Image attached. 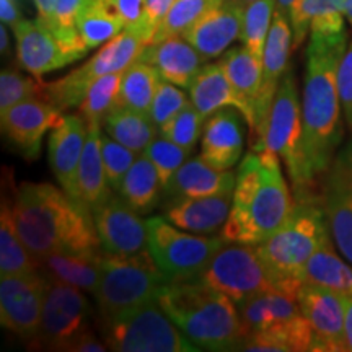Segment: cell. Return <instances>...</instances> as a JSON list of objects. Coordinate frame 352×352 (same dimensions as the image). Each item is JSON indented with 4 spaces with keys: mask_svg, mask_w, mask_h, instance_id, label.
<instances>
[{
    "mask_svg": "<svg viewBox=\"0 0 352 352\" xmlns=\"http://www.w3.org/2000/svg\"><path fill=\"white\" fill-rule=\"evenodd\" d=\"M347 50V33H310L302 98L303 152L311 178L327 173L342 139L338 70Z\"/></svg>",
    "mask_w": 352,
    "mask_h": 352,
    "instance_id": "6da1fadb",
    "label": "cell"
},
{
    "mask_svg": "<svg viewBox=\"0 0 352 352\" xmlns=\"http://www.w3.org/2000/svg\"><path fill=\"white\" fill-rule=\"evenodd\" d=\"M12 214L16 232L34 258L56 252H96L101 248L94 215L50 183H21Z\"/></svg>",
    "mask_w": 352,
    "mask_h": 352,
    "instance_id": "7a4b0ae2",
    "label": "cell"
},
{
    "mask_svg": "<svg viewBox=\"0 0 352 352\" xmlns=\"http://www.w3.org/2000/svg\"><path fill=\"white\" fill-rule=\"evenodd\" d=\"M294 206L279 155L252 151L236 170L232 209L220 236L232 243H263L284 226Z\"/></svg>",
    "mask_w": 352,
    "mask_h": 352,
    "instance_id": "3957f363",
    "label": "cell"
},
{
    "mask_svg": "<svg viewBox=\"0 0 352 352\" xmlns=\"http://www.w3.org/2000/svg\"><path fill=\"white\" fill-rule=\"evenodd\" d=\"M157 302L199 349L239 351L243 341L239 307L204 280L165 283Z\"/></svg>",
    "mask_w": 352,
    "mask_h": 352,
    "instance_id": "277c9868",
    "label": "cell"
},
{
    "mask_svg": "<svg viewBox=\"0 0 352 352\" xmlns=\"http://www.w3.org/2000/svg\"><path fill=\"white\" fill-rule=\"evenodd\" d=\"M329 239L331 232L324 208L311 199L298 201L284 226L256 245L276 290L297 296L308 259Z\"/></svg>",
    "mask_w": 352,
    "mask_h": 352,
    "instance_id": "5b68a950",
    "label": "cell"
},
{
    "mask_svg": "<svg viewBox=\"0 0 352 352\" xmlns=\"http://www.w3.org/2000/svg\"><path fill=\"white\" fill-rule=\"evenodd\" d=\"M236 307L243 328L239 351H311L314 334L294 294L266 290Z\"/></svg>",
    "mask_w": 352,
    "mask_h": 352,
    "instance_id": "8992f818",
    "label": "cell"
},
{
    "mask_svg": "<svg viewBox=\"0 0 352 352\" xmlns=\"http://www.w3.org/2000/svg\"><path fill=\"white\" fill-rule=\"evenodd\" d=\"M100 333L116 352H196L195 342L173 323L157 300L100 320Z\"/></svg>",
    "mask_w": 352,
    "mask_h": 352,
    "instance_id": "52a82bcc",
    "label": "cell"
},
{
    "mask_svg": "<svg viewBox=\"0 0 352 352\" xmlns=\"http://www.w3.org/2000/svg\"><path fill=\"white\" fill-rule=\"evenodd\" d=\"M165 283V276L148 250L132 256L103 252L101 279L95 294L100 320L157 300L158 290Z\"/></svg>",
    "mask_w": 352,
    "mask_h": 352,
    "instance_id": "ba28073f",
    "label": "cell"
},
{
    "mask_svg": "<svg viewBox=\"0 0 352 352\" xmlns=\"http://www.w3.org/2000/svg\"><path fill=\"white\" fill-rule=\"evenodd\" d=\"M252 151L277 153L298 191L307 189L308 184L314 182L303 152L302 103L298 98L296 78L289 70L272 101L263 139L252 145Z\"/></svg>",
    "mask_w": 352,
    "mask_h": 352,
    "instance_id": "9c48e42d",
    "label": "cell"
},
{
    "mask_svg": "<svg viewBox=\"0 0 352 352\" xmlns=\"http://www.w3.org/2000/svg\"><path fill=\"white\" fill-rule=\"evenodd\" d=\"M148 252L166 283L199 279L214 253L226 243L222 236L197 235L178 228L165 217H148Z\"/></svg>",
    "mask_w": 352,
    "mask_h": 352,
    "instance_id": "30bf717a",
    "label": "cell"
},
{
    "mask_svg": "<svg viewBox=\"0 0 352 352\" xmlns=\"http://www.w3.org/2000/svg\"><path fill=\"white\" fill-rule=\"evenodd\" d=\"M145 46L147 43L138 33L122 30L118 36L100 46L98 52L82 67L72 70L59 80L46 83L47 101L60 111L78 107L91 82L108 74L124 72L132 63L139 59Z\"/></svg>",
    "mask_w": 352,
    "mask_h": 352,
    "instance_id": "8fae6325",
    "label": "cell"
},
{
    "mask_svg": "<svg viewBox=\"0 0 352 352\" xmlns=\"http://www.w3.org/2000/svg\"><path fill=\"white\" fill-rule=\"evenodd\" d=\"M91 307L83 290L63 280L47 279L41 327L32 349L70 352L82 334L90 331Z\"/></svg>",
    "mask_w": 352,
    "mask_h": 352,
    "instance_id": "7c38bea8",
    "label": "cell"
},
{
    "mask_svg": "<svg viewBox=\"0 0 352 352\" xmlns=\"http://www.w3.org/2000/svg\"><path fill=\"white\" fill-rule=\"evenodd\" d=\"M201 280L240 303L266 290H276L256 245L226 241L202 270Z\"/></svg>",
    "mask_w": 352,
    "mask_h": 352,
    "instance_id": "4fadbf2b",
    "label": "cell"
},
{
    "mask_svg": "<svg viewBox=\"0 0 352 352\" xmlns=\"http://www.w3.org/2000/svg\"><path fill=\"white\" fill-rule=\"evenodd\" d=\"M47 279L41 272L6 276L0 280V323L2 327L32 342L43 318Z\"/></svg>",
    "mask_w": 352,
    "mask_h": 352,
    "instance_id": "5bb4252c",
    "label": "cell"
},
{
    "mask_svg": "<svg viewBox=\"0 0 352 352\" xmlns=\"http://www.w3.org/2000/svg\"><path fill=\"white\" fill-rule=\"evenodd\" d=\"M302 315L314 334L311 351H347L344 338V294L315 284H302L297 292Z\"/></svg>",
    "mask_w": 352,
    "mask_h": 352,
    "instance_id": "9a60e30c",
    "label": "cell"
},
{
    "mask_svg": "<svg viewBox=\"0 0 352 352\" xmlns=\"http://www.w3.org/2000/svg\"><path fill=\"white\" fill-rule=\"evenodd\" d=\"M91 215L103 252L132 256L148 250L147 220L140 217L118 192L109 196Z\"/></svg>",
    "mask_w": 352,
    "mask_h": 352,
    "instance_id": "2e32d148",
    "label": "cell"
},
{
    "mask_svg": "<svg viewBox=\"0 0 352 352\" xmlns=\"http://www.w3.org/2000/svg\"><path fill=\"white\" fill-rule=\"evenodd\" d=\"M292 47L294 34L289 16L276 8L270 34H267L266 39V46H264L261 91H259L256 107H254V127L252 135H256V142L263 139L264 131H266L272 101H274V96L279 90L280 82L287 74L289 56ZM256 142H253L252 145Z\"/></svg>",
    "mask_w": 352,
    "mask_h": 352,
    "instance_id": "e0dca14e",
    "label": "cell"
},
{
    "mask_svg": "<svg viewBox=\"0 0 352 352\" xmlns=\"http://www.w3.org/2000/svg\"><path fill=\"white\" fill-rule=\"evenodd\" d=\"M63 118V111L50 101L33 98L0 113V124L8 142L32 162L41 153L46 132L54 129Z\"/></svg>",
    "mask_w": 352,
    "mask_h": 352,
    "instance_id": "ac0fdd59",
    "label": "cell"
},
{
    "mask_svg": "<svg viewBox=\"0 0 352 352\" xmlns=\"http://www.w3.org/2000/svg\"><path fill=\"white\" fill-rule=\"evenodd\" d=\"M16 39V59L26 72L41 80L43 76L67 67L82 59L83 54L65 46L54 33L46 30L36 20H20L13 26Z\"/></svg>",
    "mask_w": 352,
    "mask_h": 352,
    "instance_id": "d6986e66",
    "label": "cell"
},
{
    "mask_svg": "<svg viewBox=\"0 0 352 352\" xmlns=\"http://www.w3.org/2000/svg\"><path fill=\"white\" fill-rule=\"evenodd\" d=\"M243 10L233 0H220L183 33V38L196 47L204 60L215 59L240 38Z\"/></svg>",
    "mask_w": 352,
    "mask_h": 352,
    "instance_id": "ffe728a7",
    "label": "cell"
},
{
    "mask_svg": "<svg viewBox=\"0 0 352 352\" xmlns=\"http://www.w3.org/2000/svg\"><path fill=\"white\" fill-rule=\"evenodd\" d=\"M87 135L88 124L80 114H65L47 139V158L52 173L72 199L76 197L77 170Z\"/></svg>",
    "mask_w": 352,
    "mask_h": 352,
    "instance_id": "44dd1931",
    "label": "cell"
},
{
    "mask_svg": "<svg viewBox=\"0 0 352 352\" xmlns=\"http://www.w3.org/2000/svg\"><path fill=\"white\" fill-rule=\"evenodd\" d=\"M241 116L236 108H223L204 122L201 157L214 168L232 170L241 160L245 145Z\"/></svg>",
    "mask_w": 352,
    "mask_h": 352,
    "instance_id": "7402d4cb",
    "label": "cell"
},
{
    "mask_svg": "<svg viewBox=\"0 0 352 352\" xmlns=\"http://www.w3.org/2000/svg\"><path fill=\"white\" fill-rule=\"evenodd\" d=\"M139 59L155 67L162 80L186 90L199 76L204 63L196 47L183 36H171L147 44Z\"/></svg>",
    "mask_w": 352,
    "mask_h": 352,
    "instance_id": "603a6c76",
    "label": "cell"
},
{
    "mask_svg": "<svg viewBox=\"0 0 352 352\" xmlns=\"http://www.w3.org/2000/svg\"><path fill=\"white\" fill-rule=\"evenodd\" d=\"M233 192L204 197H179L165 202V219L183 230L209 235L222 230L232 209Z\"/></svg>",
    "mask_w": 352,
    "mask_h": 352,
    "instance_id": "cb8c5ba5",
    "label": "cell"
},
{
    "mask_svg": "<svg viewBox=\"0 0 352 352\" xmlns=\"http://www.w3.org/2000/svg\"><path fill=\"white\" fill-rule=\"evenodd\" d=\"M236 173L232 170H217L202 157L186 160L176 171L171 182L164 188L165 202L179 197H204L215 195H230L235 189Z\"/></svg>",
    "mask_w": 352,
    "mask_h": 352,
    "instance_id": "d4e9b609",
    "label": "cell"
},
{
    "mask_svg": "<svg viewBox=\"0 0 352 352\" xmlns=\"http://www.w3.org/2000/svg\"><path fill=\"white\" fill-rule=\"evenodd\" d=\"M103 267V250L96 252H56L38 258V271L46 279L63 280L95 297Z\"/></svg>",
    "mask_w": 352,
    "mask_h": 352,
    "instance_id": "484cf974",
    "label": "cell"
},
{
    "mask_svg": "<svg viewBox=\"0 0 352 352\" xmlns=\"http://www.w3.org/2000/svg\"><path fill=\"white\" fill-rule=\"evenodd\" d=\"M103 158H101V124L88 126L85 148H83L80 165L76 179V202L94 212L109 196L113 195Z\"/></svg>",
    "mask_w": 352,
    "mask_h": 352,
    "instance_id": "4316f807",
    "label": "cell"
},
{
    "mask_svg": "<svg viewBox=\"0 0 352 352\" xmlns=\"http://www.w3.org/2000/svg\"><path fill=\"white\" fill-rule=\"evenodd\" d=\"M219 63L239 96L241 114H243L246 124L250 131H253L254 107H256L263 83V60L258 59L245 46H240L228 50Z\"/></svg>",
    "mask_w": 352,
    "mask_h": 352,
    "instance_id": "83f0119b",
    "label": "cell"
},
{
    "mask_svg": "<svg viewBox=\"0 0 352 352\" xmlns=\"http://www.w3.org/2000/svg\"><path fill=\"white\" fill-rule=\"evenodd\" d=\"M323 208L334 245L352 264V182L329 171Z\"/></svg>",
    "mask_w": 352,
    "mask_h": 352,
    "instance_id": "f1b7e54d",
    "label": "cell"
},
{
    "mask_svg": "<svg viewBox=\"0 0 352 352\" xmlns=\"http://www.w3.org/2000/svg\"><path fill=\"white\" fill-rule=\"evenodd\" d=\"M189 98L204 118L212 116L223 108H236L241 111L239 96L220 63L208 64L201 69L199 76L189 88Z\"/></svg>",
    "mask_w": 352,
    "mask_h": 352,
    "instance_id": "f546056e",
    "label": "cell"
},
{
    "mask_svg": "<svg viewBox=\"0 0 352 352\" xmlns=\"http://www.w3.org/2000/svg\"><path fill=\"white\" fill-rule=\"evenodd\" d=\"M116 192L139 215L151 214L157 208L164 188L157 168L145 153H139Z\"/></svg>",
    "mask_w": 352,
    "mask_h": 352,
    "instance_id": "4dcf8cb0",
    "label": "cell"
},
{
    "mask_svg": "<svg viewBox=\"0 0 352 352\" xmlns=\"http://www.w3.org/2000/svg\"><path fill=\"white\" fill-rule=\"evenodd\" d=\"M103 129L109 138L138 153H142L160 132L151 114L121 104L114 107L104 118Z\"/></svg>",
    "mask_w": 352,
    "mask_h": 352,
    "instance_id": "1f68e13d",
    "label": "cell"
},
{
    "mask_svg": "<svg viewBox=\"0 0 352 352\" xmlns=\"http://www.w3.org/2000/svg\"><path fill=\"white\" fill-rule=\"evenodd\" d=\"M77 30L88 50L103 46L124 30L114 0H85L78 13Z\"/></svg>",
    "mask_w": 352,
    "mask_h": 352,
    "instance_id": "d6a6232c",
    "label": "cell"
},
{
    "mask_svg": "<svg viewBox=\"0 0 352 352\" xmlns=\"http://www.w3.org/2000/svg\"><path fill=\"white\" fill-rule=\"evenodd\" d=\"M333 239V236H331ZM329 239L308 259L303 270V284H315L352 296V264H347L334 252V241Z\"/></svg>",
    "mask_w": 352,
    "mask_h": 352,
    "instance_id": "836d02e7",
    "label": "cell"
},
{
    "mask_svg": "<svg viewBox=\"0 0 352 352\" xmlns=\"http://www.w3.org/2000/svg\"><path fill=\"white\" fill-rule=\"evenodd\" d=\"M38 271V259L26 248L16 232L12 202L2 201L0 209V276L28 274Z\"/></svg>",
    "mask_w": 352,
    "mask_h": 352,
    "instance_id": "e575fe53",
    "label": "cell"
},
{
    "mask_svg": "<svg viewBox=\"0 0 352 352\" xmlns=\"http://www.w3.org/2000/svg\"><path fill=\"white\" fill-rule=\"evenodd\" d=\"M160 82L162 77L157 69L138 59L122 72L118 104L151 114L153 96Z\"/></svg>",
    "mask_w": 352,
    "mask_h": 352,
    "instance_id": "d590c367",
    "label": "cell"
},
{
    "mask_svg": "<svg viewBox=\"0 0 352 352\" xmlns=\"http://www.w3.org/2000/svg\"><path fill=\"white\" fill-rule=\"evenodd\" d=\"M122 80V72L108 74L96 78L88 85L82 103L78 104V114L88 126L101 124L114 107H118V96Z\"/></svg>",
    "mask_w": 352,
    "mask_h": 352,
    "instance_id": "8d00e7d4",
    "label": "cell"
},
{
    "mask_svg": "<svg viewBox=\"0 0 352 352\" xmlns=\"http://www.w3.org/2000/svg\"><path fill=\"white\" fill-rule=\"evenodd\" d=\"M277 0H256L243 10V26L240 39L250 52L263 60L264 46L274 19Z\"/></svg>",
    "mask_w": 352,
    "mask_h": 352,
    "instance_id": "74e56055",
    "label": "cell"
},
{
    "mask_svg": "<svg viewBox=\"0 0 352 352\" xmlns=\"http://www.w3.org/2000/svg\"><path fill=\"white\" fill-rule=\"evenodd\" d=\"M33 98L47 101L46 83L36 77H25L15 69H3L0 72V113Z\"/></svg>",
    "mask_w": 352,
    "mask_h": 352,
    "instance_id": "f35d334b",
    "label": "cell"
},
{
    "mask_svg": "<svg viewBox=\"0 0 352 352\" xmlns=\"http://www.w3.org/2000/svg\"><path fill=\"white\" fill-rule=\"evenodd\" d=\"M219 2L220 0H175L152 43L171 36H183L186 30Z\"/></svg>",
    "mask_w": 352,
    "mask_h": 352,
    "instance_id": "ab89813d",
    "label": "cell"
},
{
    "mask_svg": "<svg viewBox=\"0 0 352 352\" xmlns=\"http://www.w3.org/2000/svg\"><path fill=\"white\" fill-rule=\"evenodd\" d=\"M85 0H56L54 10H52V19L50 23V32L56 34L65 46L72 47L83 56L88 52L87 44L82 41L80 34L77 30L78 13Z\"/></svg>",
    "mask_w": 352,
    "mask_h": 352,
    "instance_id": "60d3db41",
    "label": "cell"
},
{
    "mask_svg": "<svg viewBox=\"0 0 352 352\" xmlns=\"http://www.w3.org/2000/svg\"><path fill=\"white\" fill-rule=\"evenodd\" d=\"M204 122L206 118L197 111L195 104L189 103L166 124L160 127V134L188 151H195L197 140L202 138Z\"/></svg>",
    "mask_w": 352,
    "mask_h": 352,
    "instance_id": "b9f144b4",
    "label": "cell"
},
{
    "mask_svg": "<svg viewBox=\"0 0 352 352\" xmlns=\"http://www.w3.org/2000/svg\"><path fill=\"white\" fill-rule=\"evenodd\" d=\"M142 153L151 158L153 166L158 171V176H160L162 188H165L171 182L176 171L186 164L192 151H188L182 145L171 142V140L160 134L153 139V142Z\"/></svg>",
    "mask_w": 352,
    "mask_h": 352,
    "instance_id": "7bdbcfd3",
    "label": "cell"
},
{
    "mask_svg": "<svg viewBox=\"0 0 352 352\" xmlns=\"http://www.w3.org/2000/svg\"><path fill=\"white\" fill-rule=\"evenodd\" d=\"M101 158H103L104 173H107L109 186L116 192L126 173L138 158V152L131 151L129 147L109 138L104 132V134H101Z\"/></svg>",
    "mask_w": 352,
    "mask_h": 352,
    "instance_id": "ee69618b",
    "label": "cell"
},
{
    "mask_svg": "<svg viewBox=\"0 0 352 352\" xmlns=\"http://www.w3.org/2000/svg\"><path fill=\"white\" fill-rule=\"evenodd\" d=\"M189 103H191V98H188L178 87L166 80H162L158 83L155 96H153L151 118L160 129Z\"/></svg>",
    "mask_w": 352,
    "mask_h": 352,
    "instance_id": "f6af8a7d",
    "label": "cell"
},
{
    "mask_svg": "<svg viewBox=\"0 0 352 352\" xmlns=\"http://www.w3.org/2000/svg\"><path fill=\"white\" fill-rule=\"evenodd\" d=\"M120 12L124 30L138 33L145 43L151 44L147 32V0H114Z\"/></svg>",
    "mask_w": 352,
    "mask_h": 352,
    "instance_id": "bcb514c9",
    "label": "cell"
},
{
    "mask_svg": "<svg viewBox=\"0 0 352 352\" xmlns=\"http://www.w3.org/2000/svg\"><path fill=\"white\" fill-rule=\"evenodd\" d=\"M338 90H340L342 113H344L347 126L352 131V41L347 44L340 70H338Z\"/></svg>",
    "mask_w": 352,
    "mask_h": 352,
    "instance_id": "7dc6e473",
    "label": "cell"
},
{
    "mask_svg": "<svg viewBox=\"0 0 352 352\" xmlns=\"http://www.w3.org/2000/svg\"><path fill=\"white\" fill-rule=\"evenodd\" d=\"M175 0H147V32L151 36V43L155 38V33L164 23L166 13L173 6Z\"/></svg>",
    "mask_w": 352,
    "mask_h": 352,
    "instance_id": "c3c4849f",
    "label": "cell"
},
{
    "mask_svg": "<svg viewBox=\"0 0 352 352\" xmlns=\"http://www.w3.org/2000/svg\"><path fill=\"white\" fill-rule=\"evenodd\" d=\"M331 171L352 182V142L346 145L344 151L338 153L331 165Z\"/></svg>",
    "mask_w": 352,
    "mask_h": 352,
    "instance_id": "681fc988",
    "label": "cell"
},
{
    "mask_svg": "<svg viewBox=\"0 0 352 352\" xmlns=\"http://www.w3.org/2000/svg\"><path fill=\"white\" fill-rule=\"evenodd\" d=\"M33 3H34V8H36V21L46 30H50L56 0H33Z\"/></svg>",
    "mask_w": 352,
    "mask_h": 352,
    "instance_id": "f907efd6",
    "label": "cell"
},
{
    "mask_svg": "<svg viewBox=\"0 0 352 352\" xmlns=\"http://www.w3.org/2000/svg\"><path fill=\"white\" fill-rule=\"evenodd\" d=\"M344 338H346V347L347 351L352 352V296H346L344 294Z\"/></svg>",
    "mask_w": 352,
    "mask_h": 352,
    "instance_id": "816d5d0a",
    "label": "cell"
},
{
    "mask_svg": "<svg viewBox=\"0 0 352 352\" xmlns=\"http://www.w3.org/2000/svg\"><path fill=\"white\" fill-rule=\"evenodd\" d=\"M0 50H2L3 56L8 52V36H7V28L3 23L0 26Z\"/></svg>",
    "mask_w": 352,
    "mask_h": 352,
    "instance_id": "f5cc1de1",
    "label": "cell"
},
{
    "mask_svg": "<svg viewBox=\"0 0 352 352\" xmlns=\"http://www.w3.org/2000/svg\"><path fill=\"white\" fill-rule=\"evenodd\" d=\"M296 2H297V0H277L276 8H277V10H280L283 13H285V15H287L289 10H290V7H292Z\"/></svg>",
    "mask_w": 352,
    "mask_h": 352,
    "instance_id": "db71d44e",
    "label": "cell"
},
{
    "mask_svg": "<svg viewBox=\"0 0 352 352\" xmlns=\"http://www.w3.org/2000/svg\"><path fill=\"white\" fill-rule=\"evenodd\" d=\"M346 19L349 21L351 26H352V0L347 2V7H346Z\"/></svg>",
    "mask_w": 352,
    "mask_h": 352,
    "instance_id": "11a10c76",
    "label": "cell"
},
{
    "mask_svg": "<svg viewBox=\"0 0 352 352\" xmlns=\"http://www.w3.org/2000/svg\"><path fill=\"white\" fill-rule=\"evenodd\" d=\"M233 2H236L239 3V6H241V7H246V6H250V3H253V2H256V0H233Z\"/></svg>",
    "mask_w": 352,
    "mask_h": 352,
    "instance_id": "9f6ffc18",
    "label": "cell"
}]
</instances>
